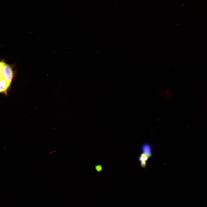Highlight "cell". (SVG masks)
<instances>
[{"label": "cell", "instance_id": "6da1fadb", "mask_svg": "<svg viewBox=\"0 0 207 207\" xmlns=\"http://www.w3.org/2000/svg\"><path fill=\"white\" fill-rule=\"evenodd\" d=\"M14 75L12 67L4 62L0 61V93L7 94Z\"/></svg>", "mask_w": 207, "mask_h": 207}, {"label": "cell", "instance_id": "7a4b0ae2", "mask_svg": "<svg viewBox=\"0 0 207 207\" xmlns=\"http://www.w3.org/2000/svg\"><path fill=\"white\" fill-rule=\"evenodd\" d=\"M141 150L143 153L147 155L149 158L152 156V148L151 145L149 143H143L141 146Z\"/></svg>", "mask_w": 207, "mask_h": 207}, {"label": "cell", "instance_id": "3957f363", "mask_svg": "<svg viewBox=\"0 0 207 207\" xmlns=\"http://www.w3.org/2000/svg\"><path fill=\"white\" fill-rule=\"evenodd\" d=\"M161 95L166 99H168L172 96V94L170 91L167 89H165L161 91Z\"/></svg>", "mask_w": 207, "mask_h": 207}, {"label": "cell", "instance_id": "277c9868", "mask_svg": "<svg viewBox=\"0 0 207 207\" xmlns=\"http://www.w3.org/2000/svg\"><path fill=\"white\" fill-rule=\"evenodd\" d=\"M149 158L146 154L142 153L139 156L138 159L140 161H147L148 160Z\"/></svg>", "mask_w": 207, "mask_h": 207}, {"label": "cell", "instance_id": "5b68a950", "mask_svg": "<svg viewBox=\"0 0 207 207\" xmlns=\"http://www.w3.org/2000/svg\"><path fill=\"white\" fill-rule=\"evenodd\" d=\"M140 165L141 167L143 168H145L146 166V161H140Z\"/></svg>", "mask_w": 207, "mask_h": 207}]
</instances>
